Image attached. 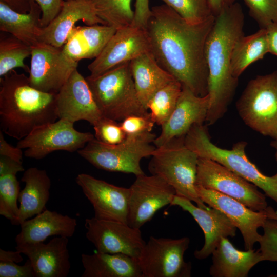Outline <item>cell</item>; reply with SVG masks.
Masks as SVG:
<instances>
[{"instance_id": "1", "label": "cell", "mask_w": 277, "mask_h": 277, "mask_svg": "<svg viewBox=\"0 0 277 277\" xmlns=\"http://www.w3.org/2000/svg\"><path fill=\"white\" fill-rule=\"evenodd\" d=\"M145 27L150 52L158 64L198 96L208 94L205 45L215 16L187 22L166 4L151 8Z\"/></svg>"}, {"instance_id": "2", "label": "cell", "mask_w": 277, "mask_h": 277, "mask_svg": "<svg viewBox=\"0 0 277 277\" xmlns=\"http://www.w3.org/2000/svg\"><path fill=\"white\" fill-rule=\"evenodd\" d=\"M244 15L241 5L235 2L224 8L216 16L205 45V56L209 76V105L205 122L211 125L222 118L228 109L239 78L231 70L234 46L244 35Z\"/></svg>"}, {"instance_id": "3", "label": "cell", "mask_w": 277, "mask_h": 277, "mask_svg": "<svg viewBox=\"0 0 277 277\" xmlns=\"http://www.w3.org/2000/svg\"><path fill=\"white\" fill-rule=\"evenodd\" d=\"M0 128L21 140L35 128L58 118L56 94L33 88L29 77L11 70L0 78Z\"/></svg>"}, {"instance_id": "4", "label": "cell", "mask_w": 277, "mask_h": 277, "mask_svg": "<svg viewBox=\"0 0 277 277\" xmlns=\"http://www.w3.org/2000/svg\"><path fill=\"white\" fill-rule=\"evenodd\" d=\"M184 143L199 157L211 159L222 165L256 185L277 203V173L269 176L259 170L246 155V142H236L231 149L220 148L211 141L207 127L202 124H195L190 129L184 136Z\"/></svg>"}, {"instance_id": "5", "label": "cell", "mask_w": 277, "mask_h": 277, "mask_svg": "<svg viewBox=\"0 0 277 277\" xmlns=\"http://www.w3.org/2000/svg\"><path fill=\"white\" fill-rule=\"evenodd\" d=\"M85 78L104 116L121 122L130 115L150 113L138 98L130 62Z\"/></svg>"}, {"instance_id": "6", "label": "cell", "mask_w": 277, "mask_h": 277, "mask_svg": "<svg viewBox=\"0 0 277 277\" xmlns=\"http://www.w3.org/2000/svg\"><path fill=\"white\" fill-rule=\"evenodd\" d=\"M184 136L174 137L157 147L148 165L151 174L164 179L175 190L176 195L207 209L196 190L199 156L188 148Z\"/></svg>"}, {"instance_id": "7", "label": "cell", "mask_w": 277, "mask_h": 277, "mask_svg": "<svg viewBox=\"0 0 277 277\" xmlns=\"http://www.w3.org/2000/svg\"><path fill=\"white\" fill-rule=\"evenodd\" d=\"M156 137L151 132L126 135L124 141L113 145L102 143L94 138L77 152L98 169L137 176L145 174L141 161L153 154L157 147L151 143Z\"/></svg>"}, {"instance_id": "8", "label": "cell", "mask_w": 277, "mask_h": 277, "mask_svg": "<svg viewBox=\"0 0 277 277\" xmlns=\"http://www.w3.org/2000/svg\"><path fill=\"white\" fill-rule=\"evenodd\" d=\"M236 108L247 126L263 135L277 138V70L249 81Z\"/></svg>"}, {"instance_id": "9", "label": "cell", "mask_w": 277, "mask_h": 277, "mask_svg": "<svg viewBox=\"0 0 277 277\" xmlns=\"http://www.w3.org/2000/svg\"><path fill=\"white\" fill-rule=\"evenodd\" d=\"M73 125L64 119L42 125L19 140L16 146L26 149V157L36 160L56 151H77L95 137L90 132L76 130Z\"/></svg>"}, {"instance_id": "10", "label": "cell", "mask_w": 277, "mask_h": 277, "mask_svg": "<svg viewBox=\"0 0 277 277\" xmlns=\"http://www.w3.org/2000/svg\"><path fill=\"white\" fill-rule=\"evenodd\" d=\"M196 185L233 198L254 211L268 206L266 195L256 185L211 159L199 158Z\"/></svg>"}, {"instance_id": "11", "label": "cell", "mask_w": 277, "mask_h": 277, "mask_svg": "<svg viewBox=\"0 0 277 277\" xmlns=\"http://www.w3.org/2000/svg\"><path fill=\"white\" fill-rule=\"evenodd\" d=\"M188 237L179 239L150 236L138 258L143 277H189L191 265L184 260Z\"/></svg>"}, {"instance_id": "12", "label": "cell", "mask_w": 277, "mask_h": 277, "mask_svg": "<svg viewBox=\"0 0 277 277\" xmlns=\"http://www.w3.org/2000/svg\"><path fill=\"white\" fill-rule=\"evenodd\" d=\"M29 72L31 86L40 91L56 94L73 71L78 62L68 56L62 48L44 42L32 47Z\"/></svg>"}, {"instance_id": "13", "label": "cell", "mask_w": 277, "mask_h": 277, "mask_svg": "<svg viewBox=\"0 0 277 277\" xmlns=\"http://www.w3.org/2000/svg\"><path fill=\"white\" fill-rule=\"evenodd\" d=\"M129 189L127 224L137 229L150 221L159 210L170 205L176 194L171 185L154 174L136 176Z\"/></svg>"}, {"instance_id": "14", "label": "cell", "mask_w": 277, "mask_h": 277, "mask_svg": "<svg viewBox=\"0 0 277 277\" xmlns=\"http://www.w3.org/2000/svg\"><path fill=\"white\" fill-rule=\"evenodd\" d=\"M86 236L96 251L108 253H122L137 259L146 242L140 229L128 224L95 217L85 220Z\"/></svg>"}, {"instance_id": "15", "label": "cell", "mask_w": 277, "mask_h": 277, "mask_svg": "<svg viewBox=\"0 0 277 277\" xmlns=\"http://www.w3.org/2000/svg\"><path fill=\"white\" fill-rule=\"evenodd\" d=\"M150 51L144 29L132 25L117 29L101 53L88 66L90 76L99 75Z\"/></svg>"}, {"instance_id": "16", "label": "cell", "mask_w": 277, "mask_h": 277, "mask_svg": "<svg viewBox=\"0 0 277 277\" xmlns=\"http://www.w3.org/2000/svg\"><path fill=\"white\" fill-rule=\"evenodd\" d=\"M75 181L92 205L95 217L127 224L129 188L117 186L86 173L78 174Z\"/></svg>"}, {"instance_id": "17", "label": "cell", "mask_w": 277, "mask_h": 277, "mask_svg": "<svg viewBox=\"0 0 277 277\" xmlns=\"http://www.w3.org/2000/svg\"><path fill=\"white\" fill-rule=\"evenodd\" d=\"M196 190L204 203L222 211L239 229L244 239L245 249H252L261 239L258 230L263 227L268 218L266 211H254L233 198L198 185Z\"/></svg>"}, {"instance_id": "18", "label": "cell", "mask_w": 277, "mask_h": 277, "mask_svg": "<svg viewBox=\"0 0 277 277\" xmlns=\"http://www.w3.org/2000/svg\"><path fill=\"white\" fill-rule=\"evenodd\" d=\"M58 119L72 123L85 120L92 126L104 116L96 105L89 86L75 69L55 95Z\"/></svg>"}, {"instance_id": "19", "label": "cell", "mask_w": 277, "mask_h": 277, "mask_svg": "<svg viewBox=\"0 0 277 277\" xmlns=\"http://www.w3.org/2000/svg\"><path fill=\"white\" fill-rule=\"evenodd\" d=\"M209 105V96H200L182 86L176 105L169 119L161 126V132L153 142L156 147L171 139L184 136L195 124L206 121Z\"/></svg>"}, {"instance_id": "20", "label": "cell", "mask_w": 277, "mask_h": 277, "mask_svg": "<svg viewBox=\"0 0 277 277\" xmlns=\"http://www.w3.org/2000/svg\"><path fill=\"white\" fill-rule=\"evenodd\" d=\"M170 205L177 206L189 212L202 229L204 244L201 249L196 250L194 253L198 260L205 259L211 254L222 238L234 237L236 234V227L218 209L195 206L191 201L176 194Z\"/></svg>"}, {"instance_id": "21", "label": "cell", "mask_w": 277, "mask_h": 277, "mask_svg": "<svg viewBox=\"0 0 277 277\" xmlns=\"http://www.w3.org/2000/svg\"><path fill=\"white\" fill-rule=\"evenodd\" d=\"M68 238L58 236L48 243L16 245L15 249L30 261L36 277H67L71 264Z\"/></svg>"}, {"instance_id": "22", "label": "cell", "mask_w": 277, "mask_h": 277, "mask_svg": "<svg viewBox=\"0 0 277 277\" xmlns=\"http://www.w3.org/2000/svg\"><path fill=\"white\" fill-rule=\"evenodd\" d=\"M79 21L87 25H106L98 17L89 0L64 1L58 14L43 28L41 42L62 48L69 34Z\"/></svg>"}, {"instance_id": "23", "label": "cell", "mask_w": 277, "mask_h": 277, "mask_svg": "<svg viewBox=\"0 0 277 277\" xmlns=\"http://www.w3.org/2000/svg\"><path fill=\"white\" fill-rule=\"evenodd\" d=\"M77 225L76 219L46 209L21 224V231L15 241L16 245H20L44 242L53 235L69 238L73 235Z\"/></svg>"}, {"instance_id": "24", "label": "cell", "mask_w": 277, "mask_h": 277, "mask_svg": "<svg viewBox=\"0 0 277 277\" xmlns=\"http://www.w3.org/2000/svg\"><path fill=\"white\" fill-rule=\"evenodd\" d=\"M212 254L209 274L213 277H246L251 269L262 261L259 249L241 251L225 237Z\"/></svg>"}, {"instance_id": "25", "label": "cell", "mask_w": 277, "mask_h": 277, "mask_svg": "<svg viewBox=\"0 0 277 277\" xmlns=\"http://www.w3.org/2000/svg\"><path fill=\"white\" fill-rule=\"evenodd\" d=\"M116 29L106 25L75 26L62 47L64 52L78 62L96 58L102 51Z\"/></svg>"}, {"instance_id": "26", "label": "cell", "mask_w": 277, "mask_h": 277, "mask_svg": "<svg viewBox=\"0 0 277 277\" xmlns=\"http://www.w3.org/2000/svg\"><path fill=\"white\" fill-rule=\"evenodd\" d=\"M21 181L25 185L18 196L17 225L46 209L51 185L47 171L37 167H30L25 170Z\"/></svg>"}, {"instance_id": "27", "label": "cell", "mask_w": 277, "mask_h": 277, "mask_svg": "<svg viewBox=\"0 0 277 277\" xmlns=\"http://www.w3.org/2000/svg\"><path fill=\"white\" fill-rule=\"evenodd\" d=\"M130 66L138 98L147 110L153 95L175 80L158 64L150 51L131 61Z\"/></svg>"}, {"instance_id": "28", "label": "cell", "mask_w": 277, "mask_h": 277, "mask_svg": "<svg viewBox=\"0 0 277 277\" xmlns=\"http://www.w3.org/2000/svg\"><path fill=\"white\" fill-rule=\"evenodd\" d=\"M82 277H143L138 259L122 253L82 254Z\"/></svg>"}, {"instance_id": "29", "label": "cell", "mask_w": 277, "mask_h": 277, "mask_svg": "<svg viewBox=\"0 0 277 277\" xmlns=\"http://www.w3.org/2000/svg\"><path fill=\"white\" fill-rule=\"evenodd\" d=\"M41 8L34 0L27 13L16 12L0 1L1 31L13 35L31 47L41 42Z\"/></svg>"}, {"instance_id": "30", "label": "cell", "mask_w": 277, "mask_h": 277, "mask_svg": "<svg viewBox=\"0 0 277 277\" xmlns=\"http://www.w3.org/2000/svg\"><path fill=\"white\" fill-rule=\"evenodd\" d=\"M268 53L267 30L260 29L253 34L241 36L233 48L231 70L237 78L251 64L263 58Z\"/></svg>"}, {"instance_id": "31", "label": "cell", "mask_w": 277, "mask_h": 277, "mask_svg": "<svg viewBox=\"0 0 277 277\" xmlns=\"http://www.w3.org/2000/svg\"><path fill=\"white\" fill-rule=\"evenodd\" d=\"M32 47L13 35L0 37V78L16 68L29 72L30 68L25 64L26 58L31 56Z\"/></svg>"}, {"instance_id": "32", "label": "cell", "mask_w": 277, "mask_h": 277, "mask_svg": "<svg viewBox=\"0 0 277 277\" xmlns=\"http://www.w3.org/2000/svg\"><path fill=\"white\" fill-rule=\"evenodd\" d=\"M98 17L116 30L133 24L132 0H89Z\"/></svg>"}, {"instance_id": "33", "label": "cell", "mask_w": 277, "mask_h": 277, "mask_svg": "<svg viewBox=\"0 0 277 277\" xmlns=\"http://www.w3.org/2000/svg\"><path fill=\"white\" fill-rule=\"evenodd\" d=\"M182 89L175 80L159 90L147 104V109L155 124L162 126L169 119L176 105Z\"/></svg>"}, {"instance_id": "34", "label": "cell", "mask_w": 277, "mask_h": 277, "mask_svg": "<svg viewBox=\"0 0 277 277\" xmlns=\"http://www.w3.org/2000/svg\"><path fill=\"white\" fill-rule=\"evenodd\" d=\"M19 182L15 174L0 175V214L17 225L20 192Z\"/></svg>"}, {"instance_id": "35", "label": "cell", "mask_w": 277, "mask_h": 277, "mask_svg": "<svg viewBox=\"0 0 277 277\" xmlns=\"http://www.w3.org/2000/svg\"><path fill=\"white\" fill-rule=\"evenodd\" d=\"M187 22H202L211 15L209 0H162Z\"/></svg>"}, {"instance_id": "36", "label": "cell", "mask_w": 277, "mask_h": 277, "mask_svg": "<svg viewBox=\"0 0 277 277\" xmlns=\"http://www.w3.org/2000/svg\"><path fill=\"white\" fill-rule=\"evenodd\" d=\"M249 15L260 28H265L272 23H277V0H243Z\"/></svg>"}, {"instance_id": "37", "label": "cell", "mask_w": 277, "mask_h": 277, "mask_svg": "<svg viewBox=\"0 0 277 277\" xmlns=\"http://www.w3.org/2000/svg\"><path fill=\"white\" fill-rule=\"evenodd\" d=\"M94 137L98 141L107 145H116L124 141L126 135L120 123L103 116L94 125Z\"/></svg>"}, {"instance_id": "38", "label": "cell", "mask_w": 277, "mask_h": 277, "mask_svg": "<svg viewBox=\"0 0 277 277\" xmlns=\"http://www.w3.org/2000/svg\"><path fill=\"white\" fill-rule=\"evenodd\" d=\"M262 228L264 234L259 242L262 261L277 262V220L267 218Z\"/></svg>"}, {"instance_id": "39", "label": "cell", "mask_w": 277, "mask_h": 277, "mask_svg": "<svg viewBox=\"0 0 277 277\" xmlns=\"http://www.w3.org/2000/svg\"><path fill=\"white\" fill-rule=\"evenodd\" d=\"M120 123L126 135L151 132L155 124L152 120L150 113L145 115H130Z\"/></svg>"}, {"instance_id": "40", "label": "cell", "mask_w": 277, "mask_h": 277, "mask_svg": "<svg viewBox=\"0 0 277 277\" xmlns=\"http://www.w3.org/2000/svg\"><path fill=\"white\" fill-rule=\"evenodd\" d=\"M0 277H36L30 261L23 265L12 262L0 261Z\"/></svg>"}, {"instance_id": "41", "label": "cell", "mask_w": 277, "mask_h": 277, "mask_svg": "<svg viewBox=\"0 0 277 277\" xmlns=\"http://www.w3.org/2000/svg\"><path fill=\"white\" fill-rule=\"evenodd\" d=\"M39 6L42 15L41 25L44 28L59 13L64 0H34Z\"/></svg>"}, {"instance_id": "42", "label": "cell", "mask_w": 277, "mask_h": 277, "mask_svg": "<svg viewBox=\"0 0 277 277\" xmlns=\"http://www.w3.org/2000/svg\"><path fill=\"white\" fill-rule=\"evenodd\" d=\"M151 13L149 0H135L132 25L145 29Z\"/></svg>"}, {"instance_id": "43", "label": "cell", "mask_w": 277, "mask_h": 277, "mask_svg": "<svg viewBox=\"0 0 277 277\" xmlns=\"http://www.w3.org/2000/svg\"><path fill=\"white\" fill-rule=\"evenodd\" d=\"M25 171L23 162H19L10 157L0 155V175L15 174Z\"/></svg>"}, {"instance_id": "44", "label": "cell", "mask_w": 277, "mask_h": 277, "mask_svg": "<svg viewBox=\"0 0 277 277\" xmlns=\"http://www.w3.org/2000/svg\"><path fill=\"white\" fill-rule=\"evenodd\" d=\"M0 155L7 156L19 162H23L22 149L9 144L5 140L3 132L1 130L0 131Z\"/></svg>"}, {"instance_id": "45", "label": "cell", "mask_w": 277, "mask_h": 277, "mask_svg": "<svg viewBox=\"0 0 277 277\" xmlns=\"http://www.w3.org/2000/svg\"><path fill=\"white\" fill-rule=\"evenodd\" d=\"M267 30L268 53L277 56V23L268 25Z\"/></svg>"}, {"instance_id": "46", "label": "cell", "mask_w": 277, "mask_h": 277, "mask_svg": "<svg viewBox=\"0 0 277 277\" xmlns=\"http://www.w3.org/2000/svg\"><path fill=\"white\" fill-rule=\"evenodd\" d=\"M14 11L21 13H27L31 9L33 0H0Z\"/></svg>"}, {"instance_id": "47", "label": "cell", "mask_w": 277, "mask_h": 277, "mask_svg": "<svg viewBox=\"0 0 277 277\" xmlns=\"http://www.w3.org/2000/svg\"><path fill=\"white\" fill-rule=\"evenodd\" d=\"M22 254L20 251L16 250L7 251L0 249V261L20 263L23 260Z\"/></svg>"}, {"instance_id": "48", "label": "cell", "mask_w": 277, "mask_h": 277, "mask_svg": "<svg viewBox=\"0 0 277 277\" xmlns=\"http://www.w3.org/2000/svg\"><path fill=\"white\" fill-rule=\"evenodd\" d=\"M236 0H209L213 14L216 16L224 8L234 3Z\"/></svg>"}, {"instance_id": "49", "label": "cell", "mask_w": 277, "mask_h": 277, "mask_svg": "<svg viewBox=\"0 0 277 277\" xmlns=\"http://www.w3.org/2000/svg\"><path fill=\"white\" fill-rule=\"evenodd\" d=\"M268 218H271L277 220V213L274 211L273 208L271 206H267L265 210Z\"/></svg>"}, {"instance_id": "50", "label": "cell", "mask_w": 277, "mask_h": 277, "mask_svg": "<svg viewBox=\"0 0 277 277\" xmlns=\"http://www.w3.org/2000/svg\"><path fill=\"white\" fill-rule=\"evenodd\" d=\"M270 145L272 147L275 148V149L276 150V152H275V160H276V161L277 162V138L273 139V140L272 141H271V142L270 143Z\"/></svg>"}, {"instance_id": "51", "label": "cell", "mask_w": 277, "mask_h": 277, "mask_svg": "<svg viewBox=\"0 0 277 277\" xmlns=\"http://www.w3.org/2000/svg\"><path fill=\"white\" fill-rule=\"evenodd\" d=\"M64 1H67V0H64Z\"/></svg>"}]
</instances>
